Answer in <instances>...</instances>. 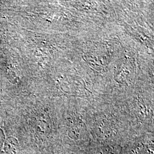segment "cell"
<instances>
[{"label": "cell", "mask_w": 154, "mask_h": 154, "mask_svg": "<svg viewBox=\"0 0 154 154\" xmlns=\"http://www.w3.org/2000/svg\"><path fill=\"white\" fill-rule=\"evenodd\" d=\"M132 154H149V149L144 145L140 144L132 151Z\"/></svg>", "instance_id": "6da1fadb"}, {"label": "cell", "mask_w": 154, "mask_h": 154, "mask_svg": "<svg viewBox=\"0 0 154 154\" xmlns=\"http://www.w3.org/2000/svg\"><path fill=\"white\" fill-rule=\"evenodd\" d=\"M100 154H116L112 150V149H110V148H105V149H103L101 152H100Z\"/></svg>", "instance_id": "7a4b0ae2"}, {"label": "cell", "mask_w": 154, "mask_h": 154, "mask_svg": "<svg viewBox=\"0 0 154 154\" xmlns=\"http://www.w3.org/2000/svg\"></svg>", "instance_id": "3957f363"}]
</instances>
